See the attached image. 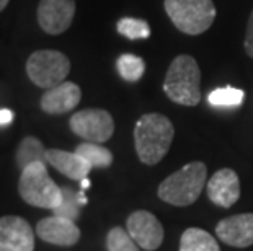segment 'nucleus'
Returning <instances> with one entry per match:
<instances>
[{"mask_svg":"<svg viewBox=\"0 0 253 251\" xmlns=\"http://www.w3.org/2000/svg\"><path fill=\"white\" fill-rule=\"evenodd\" d=\"M175 129L169 117L152 113L139 117L134 127V142L139 160L145 165H157L173 142Z\"/></svg>","mask_w":253,"mask_h":251,"instance_id":"1","label":"nucleus"},{"mask_svg":"<svg viewBox=\"0 0 253 251\" xmlns=\"http://www.w3.org/2000/svg\"><path fill=\"white\" fill-rule=\"evenodd\" d=\"M164 90L173 103L196 106L201 100V72L191 56L175 57L167 72Z\"/></svg>","mask_w":253,"mask_h":251,"instance_id":"2","label":"nucleus"},{"mask_svg":"<svg viewBox=\"0 0 253 251\" xmlns=\"http://www.w3.org/2000/svg\"><path fill=\"white\" fill-rule=\"evenodd\" d=\"M206 165L193 162L165 178L159 186V197L171 206L185 207L193 204L206 184Z\"/></svg>","mask_w":253,"mask_h":251,"instance_id":"3","label":"nucleus"},{"mask_svg":"<svg viewBox=\"0 0 253 251\" xmlns=\"http://www.w3.org/2000/svg\"><path fill=\"white\" fill-rule=\"evenodd\" d=\"M18 193L26 204L54 211L62 201V188L47 175L44 162H35L21 170Z\"/></svg>","mask_w":253,"mask_h":251,"instance_id":"4","label":"nucleus"},{"mask_svg":"<svg viewBox=\"0 0 253 251\" xmlns=\"http://www.w3.org/2000/svg\"><path fill=\"white\" fill-rule=\"evenodd\" d=\"M165 12L171 23L185 35H201L216 18L212 0H165Z\"/></svg>","mask_w":253,"mask_h":251,"instance_id":"5","label":"nucleus"},{"mask_svg":"<svg viewBox=\"0 0 253 251\" xmlns=\"http://www.w3.org/2000/svg\"><path fill=\"white\" fill-rule=\"evenodd\" d=\"M71 72V61L66 54L52 49L35 51L26 62V73L35 85L41 88H54Z\"/></svg>","mask_w":253,"mask_h":251,"instance_id":"6","label":"nucleus"},{"mask_svg":"<svg viewBox=\"0 0 253 251\" xmlns=\"http://www.w3.org/2000/svg\"><path fill=\"white\" fill-rule=\"evenodd\" d=\"M74 134L88 142H106L115 132V122L108 111L105 109H82L75 113L69 122Z\"/></svg>","mask_w":253,"mask_h":251,"instance_id":"7","label":"nucleus"},{"mask_svg":"<svg viewBox=\"0 0 253 251\" xmlns=\"http://www.w3.org/2000/svg\"><path fill=\"white\" fill-rule=\"evenodd\" d=\"M126 230L139 248L155 251L164 242V227L159 218L147 211H136L127 217Z\"/></svg>","mask_w":253,"mask_h":251,"instance_id":"8","label":"nucleus"},{"mask_svg":"<svg viewBox=\"0 0 253 251\" xmlns=\"http://www.w3.org/2000/svg\"><path fill=\"white\" fill-rule=\"evenodd\" d=\"M74 0H41L38 5V23L47 35H61L72 25Z\"/></svg>","mask_w":253,"mask_h":251,"instance_id":"9","label":"nucleus"},{"mask_svg":"<svg viewBox=\"0 0 253 251\" xmlns=\"http://www.w3.org/2000/svg\"><path fill=\"white\" fill-rule=\"evenodd\" d=\"M35 235L30 223L18 215L0 218V251H33Z\"/></svg>","mask_w":253,"mask_h":251,"instance_id":"10","label":"nucleus"},{"mask_svg":"<svg viewBox=\"0 0 253 251\" xmlns=\"http://www.w3.org/2000/svg\"><path fill=\"white\" fill-rule=\"evenodd\" d=\"M216 233L219 240L234 248H249L253 245V214H237L222 218Z\"/></svg>","mask_w":253,"mask_h":251,"instance_id":"11","label":"nucleus"},{"mask_svg":"<svg viewBox=\"0 0 253 251\" xmlns=\"http://www.w3.org/2000/svg\"><path fill=\"white\" fill-rule=\"evenodd\" d=\"M36 233L42 242L57 247H72L80 238V230L75 222L59 215L46 217L38 222Z\"/></svg>","mask_w":253,"mask_h":251,"instance_id":"12","label":"nucleus"},{"mask_svg":"<svg viewBox=\"0 0 253 251\" xmlns=\"http://www.w3.org/2000/svg\"><path fill=\"white\" fill-rule=\"evenodd\" d=\"M208 196L219 207H232L240 197L239 176L230 168H222L208 181Z\"/></svg>","mask_w":253,"mask_h":251,"instance_id":"13","label":"nucleus"},{"mask_svg":"<svg viewBox=\"0 0 253 251\" xmlns=\"http://www.w3.org/2000/svg\"><path fill=\"white\" fill-rule=\"evenodd\" d=\"M82 90L72 82H62L54 88H49L41 98V108L47 114H64L72 111L80 103Z\"/></svg>","mask_w":253,"mask_h":251,"instance_id":"14","label":"nucleus"},{"mask_svg":"<svg viewBox=\"0 0 253 251\" xmlns=\"http://www.w3.org/2000/svg\"><path fill=\"white\" fill-rule=\"evenodd\" d=\"M46 162L52 165L64 176L75 181H82L84 178H87L88 173L93 170V167L77 152H64L51 148V150H46Z\"/></svg>","mask_w":253,"mask_h":251,"instance_id":"15","label":"nucleus"},{"mask_svg":"<svg viewBox=\"0 0 253 251\" xmlns=\"http://www.w3.org/2000/svg\"><path fill=\"white\" fill-rule=\"evenodd\" d=\"M180 251H220V248L211 233L193 227L183 232Z\"/></svg>","mask_w":253,"mask_h":251,"instance_id":"16","label":"nucleus"},{"mask_svg":"<svg viewBox=\"0 0 253 251\" xmlns=\"http://www.w3.org/2000/svg\"><path fill=\"white\" fill-rule=\"evenodd\" d=\"M35 162H44L46 163V150L42 147L40 139L36 137H25L20 142V147L17 150V163L18 167L23 170L28 165Z\"/></svg>","mask_w":253,"mask_h":251,"instance_id":"17","label":"nucleus"},{"mask_svg":"<svg viewBox=\"0 0 253 251\" xmlns=\"http://www.w3.org/2000/svg\"><path fill=\"white\" fill-rule=\"evenodd\" d=\"M75 152L87 160L93 168H108L113 163V153L100 143L84 142L77 145Z\"/></svg>","mask_w":253,"mask_h":251,"instance_id":"18","label":"nucleus"},{"mask_svg":"<svg viewBox=\"0 0 253 251\" xmlns=\"http://www.w3.org/2000/svg\"><path fill=\"white\" fill-rule=\"evenodd\" d=\"M118 72L127 82H137L141 80L145 72V62L139 56L123 54L118 59Z\"/></svg>","mask_w":253,"mask_h":251,"instance_id":"19","label":"nucleus"},{"mask_svg":"<svg viewBox=\"0 0 253 251\" xmlns=\"http://www.w3.org/2000/svg\"><path fill=\"white\" fill-rule=\"evenodd\" d=\"M80 201H79V193H75L72 188H62V201L61 204L52 212L54 215L59 217H64V218H69V220H77L79 215H80Z\"/></svg>","mask_w":253,"mask_h":251,"instance_id":"20","label":"nucleus"},{"mask_svg":"<svg viewBox=\"0 0 253 251\" xmlns=\"http://www.w3.org/2000/svg\"><path fill=\"white\" fill-rule=\"evenodd\" d=\"M118 33L127 39H145L150 36L149 23L139 18H121L118 21Z\"/></svg>","mask_w":253,"mask_h":251,"instance_id":"21","label":"nucleus"},{"mask_svg":"<svg viewBox=\"0 0 253 251\" xmlns=\"http://www.w3.org/2000/svg\"><path fill=\"white\" fill-rule=\"evenodd\" d=\"M106 248L108 251H141L139 245L134 242L127 230L121 227L111 228L106 237Z\"/></svg>","mask_w":253,"mask_h":251,"instance_id":"22","label":"nucleus"},{"mask_svg":"<svg viewBox=\"0 0 253 251\" xmlns=\"http://www.w3.org/2000/svg\"><path fill=\"white\" fill-rule=\"evenodd\" d=\"M244 100V92L240 88L234 87H224L214 90L212 93H209L208 101L211 106H239Z\"/></svg>","mask_w":253,"mask_h":251,"instance_id":"23","label":"nucleus"},{"mask_svg":"<svg viewBox=\"0 0 253 251\" xmlns=\"http://www.w3.org/2000/svg\"><path fill=\"white\" fill-rule=\"evenodd\" d=\"M245 51L253 59V12L250 13L249 25H247V35H245Z\"/></svg>","mask_w":253,"mask_h":251,"instance_id":"24","label":"nucleus"},{"mask_svg":"<svg viewBox=\"0 0 253 251\" xmlns=\"http://www.w3.org/2000/svg\"><path fill=\"white\" fill-rule=\"evenodd\" d=\"M13 121V113L10 109H0V126H7Z\"/></svg>","mask_w":253,"mask_h":251,"instance_id":"25","label":"nucleus"},{"mask_svg":"<svg viewBox=\"0 0 253 251\" xmlns=\"http://www.w3.org/2000/svg\"><path fill=\"white\" fill-rule=\"evenodd\" d=\"M80 186H82V189H87L88 186H90V181L87 178H84L82 181H80Z\"/></svg>","mask_w":253,"mask_h":251,"instance_id":"26","label":"nucleus"},{"mask_svg":"<svg viewBox=\"0 0 253 251\" xmlns=\"http://www.w3.org/2000/svg\"><path fill=\"white\" fill-rule=\"evenodd\" d=\"M10 0H0V12H3V8L7 7Z\"/></svg>","mask_w":253,"mask_h":251,"instance_id":"27","label":"nucleus"}]
</instances>
